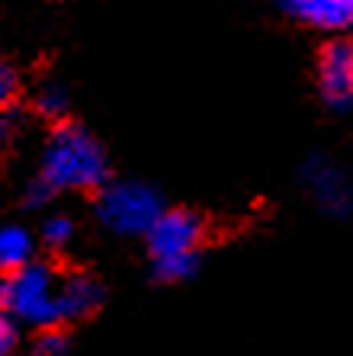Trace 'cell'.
Segmentation results:
<instances>
[{"label": "cell", "mask_w": 353, "mask_h": 356, "mask_svg": "<svg viewBox=\"0 0 353 356\" xmlns=\"http://www.w3.org/2000/svg\"><path fill=\"white\" fill-rule=\"evenodd\" d=\"M39 177L52 193H87L109 183L107 151L84 125L61 122L45 138L39 154Z\"/></svg>", "instance_id": "cell-1"}, {"label": "cell", "mask_w": 353, "mask_h": 356, "mask_svg": "<svg viewBox=\"0 0 353 356\" xmlns=\"http://www.w3.org/2000/svg\"><path fill=\"white\" fill-rule=\"evenodd\" d=\"M205 222L193 209H164V216L145 234L151 273L161 282H187L199 270Z\"/></svg>", "instance_id": "cell-2"}, {"label": "cell", "mask_w": 353, "mask_h": 356, "mask_svg": "<svg viewBox=\"0 0 353 356\" xmlns=\"http://www.w3.org/2000/svg\"><path fill=\"white\" fill-rule=\"evenodd\" d=\"M0 305L3 315L13 318L17 324L29 331H52V327H65L61 315V273L55 266L36 264L3 273L0 282Z\"/></svg>", "instance_id": "cell-3"}, {"label": "cell", "mask_w": 353, "mask_h": 356, "mask_svg": "<svg viewBox=\"0 0 353 356\" xmlns=\"http://www.w3.org/2000/svg\"><path fill=\"white\" fill-rule=\"evenodd\" d=\"M164 199L145 180H109L103 190H97V222L109 234L119 238H141L155 228V222L164 216Z\"/></svg>", "instance_id": "cell-4"}, {"label": "cell", "mask_w": 353, "mask_h": 356, "mask_svg": "<svg viewBox=\"0 0 353 356\" xmlns=\"http://www.w3.org/2000/svg\"><path fill=\"white\" fill-rule=\"evenodd\" d=\"M302 186L308 190L312 202L331 218L353 216V180L337 161L324 154H312L302 164Z\"/></svg>", "instance_id": "cell-5"}, {"label": "cell", "mask_w": 353, "mask_h": 356, "mask_svg": "<svg viewBox=\"0 0 353 356\" xmlns=\"http://www.w3.org/2000/svg\"><path fill=\"white\" fill-rule=\"evenodd\" d=\"M318 90L331 109H353V39H331L318 55Z\"/></svg>", "instance_id": "cell-6"}, {"label": "cell", "mask_w": 353, "mask_h": 356, "mask_svg": "<svg viewBox=\"0 0 353 356\" xmlns=\"http://www.w3.org/2000/svg\"><path fill=\"white\" fill-rule=\"evenodd\" d=\"M100 305H103V286L91 273H81V270L61 273V315H65V324L91 318Z\"/></svg>", "instance_id": "cell-7"}, {"label": "cell", "mask_w": 353, "mask_h": 356, "mask_svg": "<svg viewBox=\"0 0 353 356\" xmlns=\"http://www.w3.org/2000/svg\"><path fill=\"white\" fill-rule=\"evenodd\" d=\"M292 19L318 29H347L353 26V0H276Z\"/></svg>", "instance_id": "cell-8"}, {"label": "cell", "mask_w": 353, "mask_h": 356, "mask_svg": "<svg viewBox=\"0 0 353 356\" xmlns=\"http://www.w3.org/2000/svg\"><path fill=\"white\" fill-rule=\"evenodd\" d=\"M42 241L36 238L26 225L10 222L0 228V270L3 273H13V270H23V266L36 264V250H39Z\"/></svg>", "instance_id": "cell-9"}, {"label": "cell", "mask_w": 353, "mask_h": 356, "mask_svg": "<svg viewBox=\"0 0 353 356\" xmlns=\"http://www.w3.org/2000/svg\"><path fill=\"white\" fill-rule=\"evenodd\" d=\"M74 238H77V222L68 216V212H49V216L42 218L39 241L49 250L61 254V250H68L71 244H74Z\"/></svg>", "instance_id": "cell-10"}, {"label": "cell", "mask_w": 353, "mask_h": 356, "mask_svg": "<svg viewBox=\"0 0 353 356\" xmlns=\"http://www.w3.org/2000/svg\"><path fill=\"white\" fill-rule=\"evenodd\" d=\"M33 106L42 119L58 122V119H65L68 106H71V97H68V90L61 87V83H42L39 90H36V97H33Z\"/></svg>", "instance_id": "cell-11"}, {"label": "cell", "mask_w": 353, "mask_h": 356, "mask_svg": "<svg viewBox=\"0 0 353 356\" xmlns=\"http://www.w3.org/2000/svg\"><path fill=\"white\" fill-rule=\"evenodd\" d=\"M23 324H17L13 318H0V356H17L19 343H23Z\"/></svg>", "instance_id": "cell-12"}, {"label": "cell", "mask_w": 353, "mask_h": 356, "mask_svg": "<svg viewBox=\"0 0 353 356\" xmlns=\"http://www.w3.org/2000/svg\"><path fill=\"white\" fill-rule=\"evenodd\" d=\"M19 93V74L13 65H0V99H3V106H13V99Z\"/></svg>", "instance_id": "cell-13"}, {"label": "cell", "mask_w": 353, "mask_h": 356, "mask_svg": "<svg viewBox=\"0 0 353 356\" xmlns=\"http://www.w3.org/2000/svg\"><path fill=\"white\" fill-rule=\"evenodd\" d=\"M52 196H55V193H52L49 186L39 180V177H33V180L26 183V190H23V202H26L29 209H42Z\"/></svg>", "instance_id": "cell-14"}, {"label": "cell", "mask_w": 353, "mask_h": 356, "mask_svg": "<svg viewBox=\"0 0 353 356\" xmlns=\"http://www.w3.org/2000/svg\"><path fill=\"white\" fill-rule=\"evenodd\" d=\"M26 356H36V353H26Z\"/></svg>", "instance_id": "cell-15"}]
</instances>
